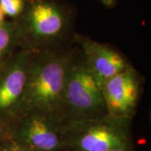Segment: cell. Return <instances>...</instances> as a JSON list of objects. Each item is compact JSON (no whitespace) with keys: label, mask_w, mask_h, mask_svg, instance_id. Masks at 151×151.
<instances>
[{"label":"cell","mask_w":151,"mask_h":151,"mask_svg":"<svg viewBox=\"0 0 151 151\" xmlns=\"http://www.w3.org/2000/svg\"><path fill=\"white\" fill-rule=\"evenodd\" d=\"M70 60L46 55L29 62L20 112H43L55 116L63 108L64 92Z\"/></svg>","instance_id":"6da1fadb"},{"label":"cell","mask_w":151,"mask_h":151,"mask_svg":"<svg viewBox=\"0 0 151 151\" xmlns=\"http://www.w3.org/2000/svg\"><path fill=\"white\" fill-rule=\"evenodd\" d=\"M70 20V12L58 0H25L21 15L14 19L17 42L54 43L67 32Z\"/></svg>","instance_id":"7a4b0ae2"},{"label":"cell","mask_w":151,"mask_h":151,"mask_svg":"<svg viewBox=\"0 0 151 151\" xmlns=\"http://www.w3.org/2000/svg\"><path fill=\"white\" fill-rule=\"evenodd\" d=\"M129 119L109 115L64 124L65 149L70 151H109L130 146Z\"/></svg>","instance_id":"3957f363"},{"label":"cell","mask_w":151,"mask_h":151,"mask_svg":"<svg viewBox=\"0 0 151 151\" xmlns=\"http://www.w3.org/2000/svg\"><path fill=\"white\" fill-rule=\"evenodd\" d=\"M71 121L107 115L102 86L88 67L83 55L70 60L65 80L64 103Z\"/></svg>","instance_id":"277c9868"},{"label":"cell","mask_w":151,"mask_h":151,"mask_svg":"<svg viewBox=\"0 0 151 151\" xmlns=\"http://www.w3.org/2000/svg\"><path fill=\"white\" fill-rule=\"evenodd\" d=\"M12 139L33 151H61L65 149L64 124L43 112L26 113L12 134Z\"/></svg>","instance_id":"5b68a950"},{"label":"cell","mask_w":151,"mask_h":151,"mask_svg":"<svg viewBox=\"0 0 151 151\" xmlns=\"http://www.w3.org/2000/svg\"><path fill=\"white\" fill-rule=\"evenodd\" d=\"M103 97L109 116L130 119L139 101L140 81L134 69L129 66L103 83Z\"/></svg>","instance_id":"8992f818"},{"label":"cell","mask_w":151,"mask_h":151,"mask_svg":"<svg viewBox=\"0 0 151 151\" xmlns=\"http://www.w3.org/2000/svg\"><path fill=\"white\" fill-rule=\"evenodd\" d=\"M30 60L19 53L0 69V116H14L21 110Z\"/></svg>","instance_id":"52a82bcc"},{"label":"cell","mask_w":151,"mask_h":151,"mask_svg":"<svg viewBox=\"0 0 151 151\" xmlns=\"http://www.w3.org/2000/svg\"><path fill=\"white\" fill-rule=\"evenodd\" d=\"M81 42L83 57L101 86L129 66L122 55L107 45L87 39H81Z\"/></svg>","instance_id":"ba28073f"},{"label":"cell","mask_w":151,"mask_h":151,"mask_svg":"<svg viewBox=\"0 0 151 151\" xmlns=\"http://www.w3.org/2000/svg\"><path fill=\"white\" fill-rule=\"evenodd\" d=\"M17 42L15 21H4L0 24V60L10 52Z\"/></svg>","instance_id":"9c48e42d"},{"label":"cell","mask_w":151,"mask_h":151,"mask_svg":"<svg viewBox=\"0 0 151 151\" xmlns=\"http://www.w3.org/2000/svg\"><path fill=\"white\" fill-rule=\"evenodd\" d=\"M25 0H0V9L4 15L16 19L21 15Z\"/></svg>","instance_id":"30bf717a"},{"label":"cell","mask_w":151,"mask_h":151,"mask_svg":"<svg viewBox=\"0 0 151 151\" xmlns=\"http://www.w3.org/2000/svg\"><path fill=\"white\" fill-rule=\"evenodd\" d=\"M0 151H33L23 144L11 138L0 147Z\"/></svg>","instance_id":"8fae6325"},{"label":"cell","mask_w":151,"mask_h":151,"mask_svg":"<svg viewBox=\"0 0 151 151\" xmlns=\"http://www.w3.org/2000/svg\"><path fill=\"white\" fill-rule=\"evenodd\" d=\"M103 4L108 8H113L116 4V0H100Z\"/></svg>","instance_id":"7c38bea8"},{"label":"cell","mask_w":151,"mask_h":151,"mask_svg":"<svg viewBox=\"0 0 151 151\" xmlns=\"http://www.w3.org/2000/svg\"><path fill=\"white\" fill-rule=\"evenodd\" d=\"M6 134V127L4 124L0 122V140L4 138V136Z\"/></svg>","instance_id":"4fadbf2b"},{"label":"cell","mask_w":151,"mask_h":151,"mask_svg":"<svg viewBox=\"0 0 151 151\" xmlns=\"http://www.w3.org/2000/svg\"><path fill=\"white\" fill-rule=\"evenodd\" d=\"M4 14H3V12L1 10V9H0V24H3L4 22L5 21V19H4Z\"/></svg>","instance_id":"5bb4252c"}]
</instances>
